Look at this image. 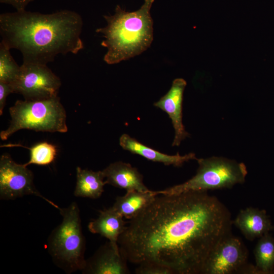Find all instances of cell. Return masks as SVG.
I'll use <instances>...</instances> for the list:
<instances>
[{"label":"cell","mask_w":274,"mask_h":274,"mask_svg":"<svg viewBox=\"0 0 274 274\" xmlns=\"http://www.w3.org/2000/svg\"><path fill=\"white\" fill-rule=\"evenodd\" d=\"M254 255L258 274L274 272V237L269 233L259 238Z\"/></svg>","instance_id":"obj_18"},{"label":"cell","mask_w":274,"mask_h":274,"mask_svg":"<svg viewBox=\"0 0 274 274\" xmlns=\"http://www.w3.org/2000/svg\"><path fill=\"white\" fill-rule=\"evenodd\" d=\"M186 84V81L182 78L175 79L168 91L154 104L165 112L172 120L175 132L173 146H179L181 141L190 136L182 121L183 93Z\"/></svg>","instance_id":"obj_10"},{"label":"cell","mask_w":274,"mask_h":274,"mask_svg":"<svg viewBox=\"0 0 274 274\" xmlns=\"http://www.w3.org/2000/svg\"><path fill=\"white\" fill-rule=\"evenodd\" d=\"M80 15L63 10L50 14L26 10L0 15L2 41L19 51L23 62L47 64L59 54H77L84 48Z\"/></svg>","instance_id":"obj_2"},{"label":"cell","mask_w":274,"mask_h":274,"mask_svg":"<svg viewBox=\"0 0 274 274\" xmlns=\"http://www.w3.org/2000/svg\"><path fill=\"white\" fill-rule=\"evenodd\" d=\"M232 224L228 208L208 191L159 194L129 220L118 244L133 264L199 274L217 245L232 234Z\"/></svg>","instance_id":"obj_1"},{"label":"cell","mask_w":274,"mask_h":274,"mask_svg":"<svg viewBox=\"0 0 274 274\" xmlns=\"http://www.w3.org/2000/svg\"><path fill=\"white\" fill-rule=\"evenodd\" d=\"M106 184L124 189L126 191L150 190L143 183V176L129 163L117 161L102 170Z\"/></svg>","instance_id":"obj_12"},{"label":"cell","mask_w":274,"mask_h":274,"mask_svg":"<svg viewBox=\"0 0 274 274\" xmlns=\"http://www.w3.org/2000/svg\"><path fill=\"white\" fill-rule=\"evenodd\" d=\"M119 144L124 150L140 155L154 162L162 163L166 165L181 166L186 162L197 159L194 153H189L184 155H180L179 153L174 155L162 153L145 146L127 134H123L121 136Z\"/></svg>","instance_id":"obj_14"},{"label":"cell","mask_w":274,"mask_h":274,"mask_svg":"<svg viewBox=\"0 0 274 274\" xmlns=\"http://www.w3.org/2000/svg\"><path fill=\"white\" fill-rule=\"evenodd\" d=\"M9 112L10 124L0 133L3 140L23 129L61 133L67 131L66 112L58 96L39 100H18Z\"/></svg>","instance_id":"obj_5"},{"label":"cell","mask_w":274,"mask_h":274,"mask_svg":"<svg viewBox=\"0 0 274 274\" xmlns=\"http://www.w3.org/2000/svg\"><path fill=\"white\" fill-rule=\"evenodd\" d=\"M61 83L47 64L23 62L19 74L11 85L13 93L25 100H39L58 96Z\"/></svg>","instance_id":"obj_7"},{"label":"cell","mask_w":274,"mask_h":274,"mask_svg":"<svg viewBox=\"0 0 274 274\" xmlns=\"http://www.w3.org/2000/svg\"><path fill=\"white\" fill-rule=\"evenodd\" d=\"M33 0H0V2L12 6L16 11L25 10L27 5Z\"/></svg>","instance_id":"obj_23"},{"label":"cell","mask_w":274,"mask_h":274,"mask_svg":"<svg viewBox=\"0 0 274 274\" xmlns=\"http://www.w3.org/2000/svg\"><path fill=\"white\" fill-rule=\"evenodd\" d=\"M10 48L3 42L0 43V82L12 85L16 80L19 66L10 53Z\"/></svg>","instance_id":"obj_20"},{"label":"cell","mask_w":274,"mask_h":274,"mask_svg":"<svg viewBox=\"0 0 274 274\" xmlns=\"http://www.w3.org/2000/svg\"><path fill=\"white\" fill-rule=\"evenodd\" d=\"M58 210L62 220L48 238V252L55 264L66 273L82 271L86 260L79 208L76 202H73L67 208Z\"/></svg>","instance_id":"obj_4"},{"label":"cell","mask_w":274,"mask_h":274,"mask_svg":"<svg viewBox=\"0 0 274 274\" xmlns=\"http://www.w3.org/2000/svg\"><path fill=\"white\" fill-rule=\"evenodd\" d=\"M136 274H173L169 268L159 264L142 263L135 269Z\"/></svg>","instance_id":"obj_21"},{"label":"cell","mask_w":274,"mask_h":274,"mask_svg":"<svg viewBox=\"0 0 274 274\" xmlns=\"http://www.w3.org/2000/svg\"><path fill=\"white\" fill-rule=\"evenodd\" d=\"M159 194L158 191H126L123 196H118L111 207L124 218L130 220L137 215Z\"/></svg>","instance_id":"obj_16"},{"label":"cell","mask_w":274,"mask_h":274,"mask_svg":"<svg viewBox=\"0 0 274 274\" xmlns=\"http://www.w3.org/2000/svg\"><path fill=\"white\" fill-rule=\"evenodd\" d=\"M1 147H21L30 151V159L24 165L35 164L41 165H48L54 160L57 149L55 146L47 142L38 143L29 148L20 144H8L1 146Z\"/></svg>","instance_id":"obj_19"},{"label":"cell","mask_w":274,"mask_h":274,"mask_svg":"<svg viewBox=\"0 0 274 274\" xmlns=\"http://www.w3.org/2000/svg\"><path fill=\"white\" fill-rule=\"evenodd\" d=\"M196 174L187 181L163 190L159 194H174L191 191L230 188L245 182L248 174L245 164L221 157L197 158Z\"/></svg>","instance_id":"obj_6"},{"label":"cell","mask_w":274,"mask_h":274,"mask_svg":"<svg viewBox=\"0 0 274 274\" xmlns=\"http://www.w3.org/2000/svg\"><path fill=\"white\" fill-rule=\"evenodd\" d=\"M13 93L11 84L0 82V115L3 113V109L6 102V98L9 94Z\"/></svg>","instance_id":"obj_22"},{"label":"cell","mask_w":274,"mask_h":274,"mask_svg":"<svg viewBox=\"0 0 274 274\" xmlns=\"http://www.w3.org/2000/svg\"><path fill=\"white\" fill-rule=\"evenodd\" d=\"M233 224L249 241L259 238L273 227L265 211L253 207L240 210Z\"/></svg>","instance_id":"obj_13"},{"label":"cell","mask_w":274,"mask_h":274,"mask_svg":"<svg viewBox=\"0 0 274 274\" xmlns=\"http://www.w3.org/2000/svg\"><path fill=\"white\" fill-rule=\"evenodd\" d=\"M127 261L109 241L86 260L85 266L81 272L91 274H128L130 271Z\"/></svg>","instance_id":"obj_11"},{"label":"cell","mask_w":274,"mask_h":274,"mask_svg":"<svg viewBox=\"0 0 274 274\" xmlns=\"http://www.w3.org/2000/svg\"><path fill=\"white\" fill-rule=\"evenodd\" d=\"M124 218L111 207L101 211L98 217L89 222V231L107 238L115 250L119 251L118 240L126 227Z\"/></svg>","instance_id":"obj_15"},{"label":"cell","mask_w":274,"mask_h":274,"mask_svg":"<svg viewBox=\"0 0 274 274\" xmlns=\"http://www.w3.org/2000/svg\"><path fill=\"white\" fill-rule=\"evenodd\" d=\"M32 172L23 164L16 163L8 154L0 158V198L15 199L27 195H33L45 200L59 210L60 208L44 197L33 184Z\"/></svg>","instance_id":"obj_9"},{"label":"cell","mask_w":274,"mask_h":274,"mask_svg":"<svg viewBox=\"0 0 274 274\" xmlns=\"http://www.w3.org/2000/svg\"><path fill=\"white\" fill-rule=\"evenodd\" d=\"M249 252L241 238L232 234L222 239L207 258L201 274L246 273Z\"/></svg>","instance_id":"obj_8"},{"label":"cell","mask_w":274,"mask_h":274,"mask_svg":"<svg viewBox=\"0 0 274 274\" xmlns=\"http://www.w3.org/2000/svg\"><path fill=\"white\" fill-rule=\"evenodd\" d=\"M76 177L75 196L96 199L101 195L107 184L102 171L94 172L77 167Z\"/></svg>","instance_id":"obj_17"},{"label":"cell","mask_w":274,"mask_h":274,"mask_svg":"<svg viewBox=\"0 0 274 274\" xmlns=\"http://www.w3.org/2000/svg\"><path fill=\"white\" fill-rule=\"evenodd\" d=\"M154 0H145L138 10L126 12L116 7L113 15H104L107 25L95 31L105 39L101 45L107 51L104 60L114 64L140 55L153 40V21L150 10Z\"/></svg>","instance_id":"obj_3"}]
</instances>
